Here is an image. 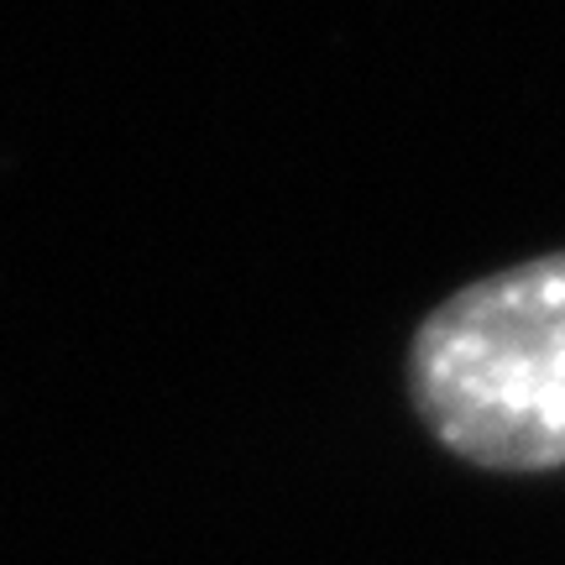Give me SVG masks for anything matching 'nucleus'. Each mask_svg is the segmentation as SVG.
Listing matches in <instances>:
<instances>
[{"instance_id": "nucleus-1", "label": "nucleus", "mask_w": 565, "mask_h": 565, "mask_svg": "<svg viewBox=\"0 0 565 565\" xmlns=\"http://www.w3.org/2000/svg\"><path fill=\"white\" fill-rule=\"evenodd\" d=\"M408 398L482 471L565 466V252L456 288L408 341Z\"/></svg>"}]
</instances>
